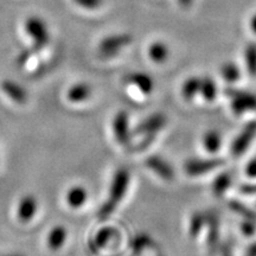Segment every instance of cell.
I'll return each mask as SVG.
<instances>
[{"label": "cell", "mask_w": 256, "mask_h": 256, "mask_svg": "<svg viewBox=\"0 0 256 256\" xmlns=\"http://www.w3.org/2000/svg\"><path fill=\"white\" fill-rule=\"evenodd\" d=\"M130 174L127 168H119L115 172L113 180H112L110 188V194L108 200L102 204L100 211H98V218L104 220L110 216L119 206V203L122 200V198L126 194L128 185H130Z\"/></svg>", "instance_id": "cell-1"}, {"label": "cell", "mask_w": 256, "mask_h": 256, "mask_svg": "<svg viewBox=\"0 0 256 256\" xmlns=\"http://www.w3.org/2000/svg\"><path fill=\"white\" fill-rule=\"evenodd\" d=\"M166 116L162 113H156L150 115L145 120L142 121L136 128V134L139 136H142V142L138 146V150H144L148 147L154 142L156 134H158L162 128L165 127Z\"/></svg>", "instance_id": "cell-2"}, {"label": "cell", "mask_w": 256, "mask_h": 256, "mask_svg": "<svg viewBox=\"0 0 256 256\" xmlns=\"http://www.w3.org/2000/svg\"><path fill=\"white\" fill-rule=\"evenodd\" d=\"M226 95L232 100V112L238 116L244 114L246 112L256 110V96L252 92L238 89H228Z\"/></svg>", "instance_id": "cell-3"}, {"label": "cell", "mask_w": 256, "mask_h": 256, "mask_svg": "<svg viewBox=\"0 0 256 256\" xmlns=\"http://www.w3.org/2000/svg\"><path fill=\"white\" fill-rule=\"evenodd\" d=\"M132 42V37L130 34H115L104 38L100 44V56L102 58H110L116 56L124 48Z\"/></svg>", "instance_id": "cell-4"}, {"label": "cell", "mask_w": 256, "mask_h": 256, "mask_svg": "<svg viewBox=\"0 0 256 256\" xmlns=\"http://www.w3.org/2000/svg\"><path fill=\"white\" fill-rule=\"evenodd\" d=\"M256 136V121H250L246 124L238 136L232 144V154L234 156H241L248 150L252 140Z\"/></svg>", "instance_id": "cell-5"}, {"label": "cell", "mask_w": 256, "mask_h": 256, "mask_svg": "<svg viewBox=\"0 0 256 256\" xmlns=\"http://www.w3.org/2000/svg\"><path fill=\"white\" fill-rule=\"evenodd\" d=\"M223 164L222 159H190L185 162L184 170L185 174L192 177H197V176H203L206 174L212 171L217 168H220Z\"/></svg>", "instance_id": "cell-6"}, {"label": "cell", "mask_w": 256, "mask_h": 256, "mask_svg": "<svg viewBox=\"0 0 256 256\" xmlns=\"http://www.w3.org/2000/svg\"><path fill=\"white\" fill-rule=\"evenodd\" d=\"M130 121H128V114L126 112L120 110L113 119V130L114 136L116 138L118 142L122 146L130 145Z\"/></svg>", "instance_id": "cell-7"}, {"label": "cell", "mask_w": 256, "mask_h": 256, "mask_svg": "<svg viewBox=\"0 0 256 256\" xmlns=\"http://www.w3.org/2000/svg\"><path fill=\"white\" fill-rule=\"evenodd\" d=\"M146 166L151 170L153 174H156L158 177L164 179V180L171 182L174 178V168L165 159H162V156H148L146 159Z\"/></svg>", "instance_id": "cell-8"}, {"label": "cell", "mask_w": 256, "mask_h": 256, "mask_svg": "<svg viewBox=\"0 0 256 256\" xmlns=\"http://www.w3.org/2000/svg\"><path fill=\"white\" fill-rule=\"evenodd\" d=\"M26 31L34 40V50L40 49L46 46L49 40V34H48L46 25L38 19H30L26 23Z\"/></svg>", "instance_id": "cell-9"}, {"label": "cell", "mask_w": 256, "mask_h": 256, "mask_svg": "<svg viewBox=\"0 0 256 256\" xmlns=\"http://www.w3.org/2000/svg\"><path fill=\"white\" fill-rule=\"evenodd\" d=\"M208 230V248L211 254H215L220 248V220L215 212L206 214Z\"/></svg>", "instance_id": "cell-10"}, {"label": "cell", "mask_w": 256, "mask_h": 256, "mask_svg": "<svg viewBox=\"0 0 256 256\" xmlns=\"http://www.w3.org/2000/svg\"><path fill=\"white\" fill-rule=\"evenodd\" d=\"M37 211V200L32 194H26L22 198L18 206V220L22 223H28L32 220Z\"/></svg>", "instance_id": "cell-11"}, {"label": "cell", "mask_w": 256, "mask_h": 256, "mask_svg": "<svg viewBox=\"0 0 256 256\" xmlns=\"http://www.w3.org/2000/svg\"><path fill=\"white\" fill-rule=\"evenodd\" d=\"M127 83L136 86L142 94L148 95L151 94L154 89V81L150 75H147L145 72H133L126 78Z\"/></svg>", "instance_id": "cell-12"}, {"label": "cell", "mask_w": 256, "mask_h": 256, "mask_svg": "<svg viewBox=\"0 0 256 256\" xmlns=\"http://www.w3.org/2000/svg\"><path fill=\"white\" fill-rule=\"evenodd\" d=\"M115 230L112 226H104L96 232L95 238L89 242V249L92 254H98V250L104 248L110 243L112 238H114Z\"/></svg>", "instance_id": "cell-13"}, {"label": "cell", "mask_w": 256, "mask_h": 256, "mask_svg": "<svg viewBox=\"0 0 256 256\" xmlns=\"http://www.w3.org/2000/svg\"><path fill=\"white\" fill-rule=\"evenodd\" d=\"M2 89L11 100L17 102V104H24L28 100L26 90L20 84L14 81L6 80L2 83Z\"/></svg>", "instance_id": "cell-14"}, {"label": "cell", "mask_w": 256, "mask_h": 256, "mask_svg": "<svg viewBox=\"0 0 256 256\" xmlns=\"http://www.w3.org/2000/svg\"><path fill=\"white\" fill-rule=\"evenodd\" d=\"M130 247L134 255H139L142 252H145L146 249H152L154 247V241H153V238H151L150 235L142 232L134 236L132 241H130Z\"/></svg>", "instance_id": "cell-15"}, {"label": "cell", "mask_w": 256, "mask_h": 256, "mask_svg": "<svg viewBox=\"0 0 256 256\" xmlns=\"http://www.w3.org/2000/svg\"><path fill=\"white\" fill-rule=\"evenodd\" d=\"M168 48L162 42H154L148 48V57L154 63H164L168 58Z\"/></svg>", "instance_id": "cell-16"}, {"label": "cell", "mask_w": 256, "mask_h": 256, "mask_svg": "<svg viewBox=\"0 0 256 256\" xmlns=\"http://www.w3.org/2000/svg\"><path fill=\"white\" fill-rule=\"evenodd\" d=\"M92 96V88L87 83H78L68 92V100L72 102H82Z\"/></svg>", "instance_id": "cell-17"}, {"label": "cell", "mask_w": 256, "mask_h": 256, "mask_svg": "<svg viewBox=\"0 0 256 256\" xmlns=\"http://www.w3.org/2000/svg\"><path fill=\"white\" fill-rule=\"evenodd\" d=\"M88 198L87 190L83 186H72L70 188L68 194H66V202L72 208H78L82 206L86 203Z\"/></svg>", "instance_id": "cell-18"}, {"label": "cell", "mask_w": 256, "mask_h": 256, "mask_svg": "<svg viewBox=\"0 0 256 256\" xmlns=\"http://www.w3.org/2000/svg\"><path fill=\"white\" fill-rule=\"evenodd\" d=\"M66 235H68V232H66V229L63 226H57L51 230L49 238H48V244H49L51 250H58V249H60L63 243L66 242Z\"/></svg>", "instance_id": "cell-19"}, {"label": "cell", "mask_w": 256, "mask_h": 256, "mask_svg": "<svg viewBox=\"0 0 256 256\" xmlns=\"http://www.w3.org/2000/svg\"><path fill=\"white\" fill-rule=\"evenodd\" d=\"M232 183V176L230 172H223V174H218L212 184V191L215 196L220 197L226 194V190L230 188Z\"/></svg>", "instance_id": "cell-20"}, {"label": "cell", "mask_w": 256, "mask_h": 256, "mask_svg": "<svg viewBox=\"0 0 256 256\" xmlns=\"http://www.w3.org/2000/svg\"><path fill=\"white\" fill-rule=\"evenodd\" d=\"M204 148L209 153H216L222 146V138L217 130H209L203 136Z\"/></svg>", "instance_id": "cell-21"}, {"label": "cell", "mask_w": 256, "mask_h": 256, "mask_svg": "<svg viewBox=\"0 0 256 256\" xmlns=\"http://www.w3.org/2000/svg\"><path fill=\"white\" fill-rule=\"evenodd\" d=\"M200 78H190L184 82L183 88H182V94L186 101L194 100L196 96L200 94Z\"/></svg>", "instance_id": "cell-22"}, {"label": "cell", "mask_w": 256, "mask_h": 256, "mask_svg": "<svg viewBox=\"0 0 256 256\" xmlns=\"http://www.w3.org/2000/svg\"><path fill=\"white\" fill-rule=\"evenodd\" d=\"M206 224V214L194 212L191 216L190 224H188V234L191 238H196Z\"/></svg>", "instance_id": "cell-23"}, {"label": "cell", "mask_w": 256, "mask_h": 256, "mask_svg": "<svg viewBox=\"0 0 256 256\" xmlns=\"http://www.w3.org/2000/svg\"><path fill=\"white\" fill-rule=\"evenodd\" d=\"M200 94L203 96L204 100L206 101H212L215 100L217 95V88L215 82L212 78H200Z\"/></svg>", "instance_id": "cell-24"}, {"label": "cell", "mask_w": 256, "mask_h": 256, "mask_svg": "<svg viewBox=\"0 0 256 256\" xmlns=\"http://www.w3.org/2000/svg\"><path fill=\"white\" fill-rule=\"evenodd\" d=\"M220 75L228 83H235L240 80L241 72L238 66L234 63H224L220 68Z\"/></svg>", "instance_id": "cell-25"}, {"label": "cell", "mask_w": 256, "mask_h": 256, "mask_svg": "<svg viewBox=\"0 0 256 256\" xmlns=\"http://www.w3.org/2000/svg\"><path fill=\"white\" fill-rule=\"evenodd\" d=\"M244 62L248 72L256 76V44H249L244 51Z\"/></svg>", "instance_id": "cell-26"}, {"label": "cell", "mask_w": 256, "mask_h": 256, "mask_svg": "<svg viewBox=\"0 0 256 256\" xmlns=\"http://www.w3.org/2000/svg\"><path fill=\"white\" fill-rule=\"evenodd\" d=\"M229 206L234 212L238 214V215L242 216L244 220H252L256 222V212L249 209L248 206H246L244 204L240 203L238 200H232L229 203Z\"/></svg>", "instance_id": "cell-27"}, {"label": "cell", "mask_w": 256, "mask_h": 256, "mask_svg": "<svg viewBox=\"0 0 256 256\" xmlns=\"http://www.w3.org/2000/svg\"><path fill=\"white\" fill-rule=\"evenodd\" d=\"M241 230L244 235L250 236L256 232V222L252 220H244L241 224Z\"/></svg>", "instance_id": "cell-28"}, {"label": "cell", "mask_w": 256, "mask_h": 256, "mask_svg": "<svg viewBox=\"0 0 256 256\" xmlns=\"http://www.w3.org/2000/svg\"><path fill=\"white\" fill-rule=\"evenodd\" d=\"M244 172L249 178H256V158L252 159L250 162H248L247 166H246Z\"/></svg>", "instance_id": "cell-29"}, {"label": "cell", "mask_w": 256, "mask_h": 256, "mask_svg": "<svg viewBox=\"0 0 256 256\" xmlns=\"http://www.w3.org/2000/svg\"><path fill=\"white\" fill-rule=\"evenodd\" d=\"M76 2L88 8H98V6H100L101 4V0H76Z\"/></svg>", "instance_id": "cell-30"}, {"label": "cell", "mask_w": 256, "mask_h": 256, "mask_svg": "<svg viewBox=\"0 0 256 256\" xmlns=\"http://www.w3.org/2000/svg\"><path fill=\"white\" fill-rule=\"evenodd\" d=\"M242 194H256V184H246L241 186Z\"/></svg>", "instance_id": "cell-31"}, {"label": "cell", "mask_w": 256, "mask_h": 256, "mask_svg": "<svg viewBox=\"0 0 256 256\" xmlns=\"http://www.w3.org/2000/svg\"><path fill=\"white\" fill-rule=\"evenodd\" d=\"M220 255L222 256H232V248H230L229 244H223L222 247H220Z\"/></svg>", "instance_id": "cell-32"}, {"label": "cell", "mask_w": 256, "mask_h": 256, "mask_svg": "<svg viewBox=\"0 0 256 256\" xmlns=\"http://www.w3.org/2000/svg\"><path fill=\"white\" fill-rule=\"evenodd\" d=\"M246 256H256V242L252 243L250 247L248 248L247 252H246Z\"/></svg>", "instance_id": "cell-33"}, {"label": "cell", "mask_w": 256, "mask_h": 256, "mask_svg": "<svg viewBox=\"0 0 256 256\" xmlns=\"http://www.w3.org/2000/svg\"><path fill=\"white\" fill-rule=\"evenodd\" d=\"M250 28H252V32H254V34H256V14L252 16V20H250Z\"/></svg>", "instance_id": "cell-34"}, {"label": "cell", "mask_w": 256, "mask_h": 256, "mask_svg": "<svg viewBox=\"0 0 256 256\" xmlns=\"http://www.w3.org/2000/svg\"><path fill=\"white\" fill-rule=\"evenodd\" d=\"M179 2H180V5H183L184 8H188V6H190L192 4V0H179Z\"/></svg>", "instance_id": "cell-35"}, {"label": "cell", "mask_w": 256, "mask_h": 256, "mask_svg": "<svg viewBox=\"0 0 256 256\" xmlns=\"http://www.w3.org/2000/svg\"><path fill=\"white\" fill-rule=\"evenodd\" d=\"M8 256H22V255H8Z\"/></svg>", "instance_id": "cell-36"}]
</instances>
